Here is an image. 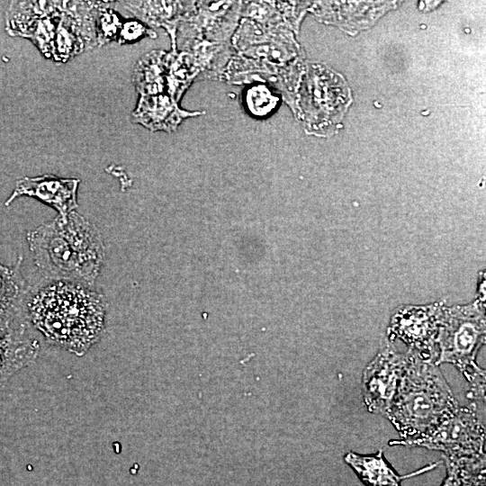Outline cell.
<instances>
[{
  "instance_id": "cell-11",
  "label": "cell",
  "mask_w": 486,
  "mask_h": 486,
  "mask_svg": "<svg viewBox=\"0 0 486 486\" xmlns=\"http://www.w3.org/2000/svg\"><path fill=\"white\" fill-rule=\"evenodd\" d=\"M39 351V341L30 335L29 328L0 338V390L15 373L31 364Z\"/></svg>"
},
{
  "instance_id": "cell-5",
  "label": "cell",
  "mask_w": 486,
  "mask_h": 486,
  "mask_svg": "<svg viewBox=\"0 0 486 486\" xmlns=\"http://www.w3.org/2000/svg\"><path fill=\"white\" fill-rule=\"evenodd\" d=\"M477 410L474 403L468 407H459L430 435L395 445L437 450L444 453L443 455L450 457L485 456V427L478 416Z\"/></svg>"
},
{
  "instance_id": "cell-4",
  "label": "cell",
  "mask_w": 486,
  "mask_h": 486,
  "mask_svg": "<svg viewBox=\"0 0 486 486\" xmlns=\"http://www.w3.org/2000/svg\"><path fill=\"white\" fill-rule=\"evenodd\" d=\"M484 298L472 303L444 306L436 346V365L451 364L468 382L467 397L485 400V371L476 363V355L485 343Z\"/></svg>"
},
{
  "instance_id": "cell-2",
  "label": "cell",
  "mask_w": 486,
  "mask_h": 486,
  "mask_svg": "<svg viewBox=\"0 0 486 486\" xmlns=\"http://www.w3.org/2000/svg\"><path fill=\"white\" fill-rule=\"evenodd\" d=\"M37 267L47 277L88 287L99 275L104 246L97 228L77 212L57 216L27 234Z\"/></svg>"
},
{
  "instance_id": "cell-1",
  "label": "cell",
  "mask_w": 486,
  "mask_h": 486,
  "mask_svg": "<svg viewBox=\"0 0 486 486\" xmlns=\"http://www.w3.org/2000/svg\"><path fill=\"white\" fill-rule=\"evenodd\" d=\"M106 308L103 294L57 281L30 297L27 317L49 343L83 356L104 331Z\"/></svg>"
},
{
  "instance_id": "cell-13",
  "label": "cell",
  "mask_w": 486,
  "mask_h": 486,
  "mask_svg": "<svg viewBox=\"0 0 486 486\" xmlns=\"http://www.w3.org/2000/svg\"><path fill=\"white\" fill-rule=\"evenodd\" d=\"M249 106L256 113L262 115L268 112L274 105L273 96L265 87H254L248 94Z\"/></svg>"
},
{
  "instance_id": "cell-8",
  "label": "cell",
  "mask_w": 486,
  "mask_h": 486,
  "mask_svg": "<svg viewBox=\"0 0 486 486\" xmlns=\"http://www.w3.org/2000/svg\"><path fill=\"white\" fill-rule=\"evenodd\" d=\"M20 256L13 266L0 262V338L29 328L27 306L29 289L21 271Z\"/></svg>"
},
{
  "instance_id": "cell-10",
  "label": "cell",
  "mask_w": 486,
  "mask_h": 486,
  "mask_svg": "<svg viewBox=\"0 0 486 486\" xmlns=\"http://www.w3.org/2000/svg\"><path fill=\"white\" fill-rule=\"evenodd\" d=\"M344 459L366 486H401V481L428 472L440 464L432 463L411 473L400 475L387 462L382 450L375 454L349 452Z\"/></svg>"
},
{
  "instance_id": "cell-9",
  "label": "cell",
  "mask_w": 486,
  "mask_h": 486,
  "mask_svg": "<svg viewBox=\"0 0 486 486\" xmlns=\"http://www.w3.org/2000/svg\"><path fill=\"white\" fill-rule=\"evenodd\" d=\"M78 184V179L60 178L52 175L25 176L16 181L15 187L4 205H10L18 197L30 196L53 207L58 212V216L66 219L77 207Z\"/></svg>"
},
{
  "instance_id": "cell-7",
  "label": "cell",
  "mask_w": 486,
  "mask_h": 486,
  "mask_svg": "<svg viewBox=\"0 0 486 486\" xmlns=\"http://www.w3.org/2000/svg\"><path fill=\"white\" fill-rule=\"evenodd\" d=\"M409 360V352L400 353L385 338L375 357L365 366L362 391L368 411L385 415L400 386Z\"/></svg>"
},
{
  "instance_id": "cell-12",
  "label": "cell",
  "mask_w": 486,
  "mask_h": 486,
  "mask_svg": "<svg viewBox=\"0 0 486 486\" xmlns=\"http://www.w3.org/2000/svg\"><path fill=\"white\" fill-rule=\"evenodd\" d=\"M443 457L447 474L441 486H485V456Z\"/></svg>"
},
{
  "instance_id": "cell-3",
  "label": "cell",
  "mask_w": 486,
  "mask_h": 486,
  "mask_svg": "<svg viewBox=\"0 0 486 486\" xmlns=\"http://www.w3.org/2000/svg\"><path fill=\"white\" fill-rule=\"evenodd\" d=\"M408 352L403 377L384 415L400 437L391 446L430 435L460 407L438 365Z\"/></svg>"
},
{
  "instance_id": "cell-6",
  "label": "cell",
  "mask_w": 486,
  "mask_h": 486,
  "mask_svg": "<svg viewBox=\"0 0 486 486\" xmlns=\"http://www.w3.org/2000/svg\"><path fill=\"white\" fill-rule=\"evenodd\" d=\"M443 308L442 302L399 308L391 319L386 338L391 342L399 338L422 360L436 363V337Z\"/></svg>"
}]
</instances>
